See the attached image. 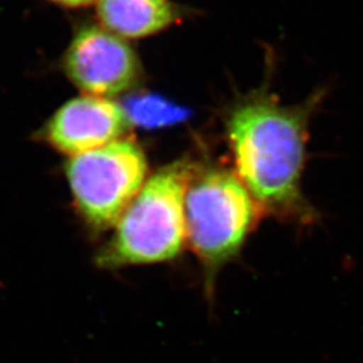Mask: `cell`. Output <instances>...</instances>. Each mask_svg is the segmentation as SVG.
<instances>
[{"instance_id": "obj_1", "label": "cell", "mask_w": 363, "mask_h": 363, "mask_svg": "<svg viewBox=\"0 0 363 363\" xmlns=\"http://www.w3.org/2000/svg\"><path fill=\"white\" fill-rule=\"evenodd\" d=\"M279 54L264 48V77L257 88L238 93L225 116V133L233 169L257 201L265 217L311 229L322 216L304 193L312 120L330 93L319 85L296 104H284L273 91Z\"/></svg>"}, {"instance_id": "obj_2", "label": "cell", "mask_w": 363, "mask_h": 363, "mask_svg": "<svg viewBox=\"0 0 363 363\" xmlns=\"http://www.w3.org/2000/svg\"><path fill=\"white\" fill-rule=\"evenodd\" d=\"M184 213L187 238L211 291L220 269L242 252L264 211L234 169L208 163L194 166Z\"/></svg>"}, {"instance_id": "obj_3", "label": "cell", "mask_w": 363, "mask_h": 363, "mask_svg": "<svg viewBox=\"0 0 363 363\" xmlns=\"http://www.w3.org/2000/svg\"><path fill=\"white\" fill-rule=\"evenodd\" d=\"M194 166L175 162L144 183L99 253L100 267L163 262L181 253L187 238L184 199Z\"/></svg>"}, {"instance_id": "obj_4", "label": "cell", "mask_w": 363, "mask_h": 363, "mask_svg": "<svg viewBox=\"0 0 363 363\" xmlns=\"http://www.w3.org/2000/svg\"><path fill=\"white\" fill-rule=\"evenodd\" d=\"M74 203L96 229L115 225L144 186L147 159L142 147L118 139L72 157L65 167Z\"/></svg>"}, {"instance_id": "obj_5", "label": "cell", "mask_w": 363, "mask_h": 363, "mask_svg": "<svg viewBox=\"0 0 363 363\" xmlns=\"http://www.w3.org/2000/svg\"><path fill=\"white\" fill-rule=\"evenodd\" d=\"M62 69L79 91L103 99L133 91L143 77L140 58L128 40L101 25L78 28L62 57Z\"/></svg>"}, {"instance_id": "obj_6", "label": "cell", "mask_w": 363, "mask_h": 363, "mask_svg": "<svg viewBox=\"0 0 363 363\" xmlns=\"http://www.w3.org/2000/svg\"><path fill=\"white\" fill-rule=\"evenodd\" d=\"M130 127L123 105L84 94L62 105L40 135L60 152L77 156L116 142Z\"/></svg>"}, {"instance_id": "obj_7", "label": "cell", "mask_w": 363, "mask_h": 363, "mask_svg": "<svg viewBox=\"0 0 363 363\" xmlns=\"http://www.w3.org/2000/svg\"><path fill=\"white\" fill-rule=\"evenodd\" d=\"M99 25L121 38H148L182 22L184 13L172 0H97Z\"/></svg>"}, {"instance_id": "obj_8", "label": "cell", "mask_w": 363, "mask_h": 363, "mask_svg": "<svg viewBox=\"0 0 363 363\" xmlns=\"http://www.w3.org/2000/svg\"><path fill=\"white\" fill-rule=\"evenodd\" d=\"M130 124L144 128H160L186 120L190 112L157 94H135L124 104Z\"/></svg>"}, {"instance_id": "obj_9", "label": "cell", "mask_w": 363, "mask_h": 363, "mask_svg": "<svg viewBox=\"0 0 363 363\" xmlns=\"http://www.w3.org/2000/svg\"><path fill=\"white\" fill-rule=\"evenodd\" d=\"M49 1L66 9H81V7H88L93 3H97V0H49Z\"/></svg>"}]
</instances>
